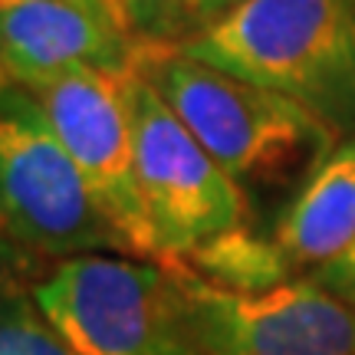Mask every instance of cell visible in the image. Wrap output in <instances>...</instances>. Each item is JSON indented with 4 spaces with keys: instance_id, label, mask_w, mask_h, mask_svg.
Returning a JSON list of instances; mask_svg holds the SVG:
<instances>
[{
    "instance_id": "cell-8",
    "label": "cell",
    "mask_w": 355,
    "mask_h": 355,
    "mask_svg": "<svg viewBox=\"0 0 355 355\" xmlns=\"http://www.w3.org/2000/svg\"><path fill=\"white\" fill-rule=\"evenodd\" d=\"M0 43L24 92L76 73L125 76L139 53L132 33L63 0H0Z\"/></svg>"
},
{
    "instance_id": "cell-10",
    "label": "cell",
    "mask_w": 355,
    "mask_h": 355,
    "mask_svg": "<svg viewBox=\"0 0 355 355\" xmlns=\"http://www.w3.org/2000/svg\"><path fill=\"white\" fill-rule=\"evenodd\" d=\"M175 263H184V273L227 293H266L293 283V266L279 254L277 241H266L250 227L227 230Z\"/></svg>"
},
{
    "instance_id": "cell-14",
    "label": "cell",
    "mask_w": 355,
    "mask_h": 355,
    "mask_svg": "<svg viewBox=\"0 0 355 355\" xmlns=\"http://www.w3.org/2000/svg\"><path fill=\"white\" fill-rule=\"evenodd\" d=\"M313 279H316L322 290H329L332 296H339V300H345L349 306H355V243L339 260H332L329 266L316 270Z\"/></svg>"
},
{
    "instance_id": "cell-3",
    "label": "cell",
    "mask_w": 355,
    "mask_h": 355,
    "mask_svg": "<svg viewBox=\"0 0 355 355\" xmlns=\"http://www.w3.org/2000/svg\"><path fill=\"white\" fill-rule=\"evenodd\" d=\"M30 296L79 355H201L165 266L109 254L69 257Z\"/></svg>"
},
{
    "instance_id": "cell-2",
    "label": "cell",
    "mask_w": 355,
    "mask_h": 355,
    "mask_svg": "<svg viewBox=\"0 0 355 355\" xmlns=\"http://www.w3.org/2000/svg\"><path fill=\"white\" fill-rule=\"evenodd\" d=\"M171 46L355 135V0H243Z\"/></svg>"
},
{
    "instance_id": "cell-15",
    "label": "cell",
    "mask_w": 355,
    "mask_h": 355,
    "mask_svg": "<svg viewBox=\"0 0 355 355\" xmlns=\"http://www.w3.org/2000/svg\"><path fill=\"white\" fill-rule=\"evenodd\" d=\"M63 3H73L79 10H86V13H92V17L105 20V24H112V26H119V30L132 33V26H128V20H125V10H122L119 0H63ZM132 37H135V33H132Z\"/></svg>"
},
{
    "instance_id": "cell-9",
    "label": "cell",
    "mask_w": 355,
    "mask_h": 355,
    "mask_svg": "<svg viewBox=\"0 0 355 355\" xmlns=\"http://www.w3.org/2000/svg\"><path fill=\"white\" fill-rule=\"evenodd\" d=\"M273 241L293 273H316L355 243V135L339 141L296 188Z\"/></svg>"
},
{
    "instance_id": "cell-1",
    "label": "cell",
    "mask_w": 355,
    "mask_h": 355,
    "mask_svg": "<svg viewBox=\"0 0 355 355\" xmlns=\"http://www.w3.org/2000/svg\"><path fill=\"white\" fill-rule=\"evenodd\" d=\"M135 73L243 194L303 184L343 141L306 105L198 63L171 43H139Z\"/></svg>"
},
{
    "instance_id": "cell-6",
    "label": "cell",
    "mask_w": 355,
    "mask_h": 355,
    "mask_svg": "<svg viewBox=\"0 0 355 355\" xmlns=\"http://www.w3.org/2000/svg\"><path fill=\"white\" fill-rule=\"evenodd\" d=\"M201 355H355V306L316 279L227 293L171 266Z\"/></svg>"
},
{
    "instance_id": "cell-4",
    "label": "cell",
    "mask_w": 355,
    "mask_h": 355,
    "mask_svg": "<svg viewBox=\"0 0 355 355\" xmlns=\"http://www.w3.org/2000/svg\"><path fill=\"white\" fill-rule=\"evenodd\" d=\"M122 92L141 204L158 257L181 260L227 230L247 227V194L220 171L135 66L122 76Z\"/></svg>"
},
{
    "instance_id": "cell-16",
    "label": "cell",
    "mask_w": 355,
    "mask_h": 355,
    "mask_svg": "<svg viewBox=\"0 0 355 355\" xmlns=\"http://www.w3.org/2000/svg\"><path fill=\"white\" fill-rule=\"evenodd\" d=\"M20 96H24V89L17 86V79L10 76V66H7V56H3V43H0V112L10 109Z\"/></svg>"
},
{
    "instance_id": "cell-11",
    "label": "cell",
    "mask_w": 355,
    "mask_h": 355,
    "mask_svg": "<svg viewBox=\"0 0 355 355\" xmlns=\"http://www.w3.org/2000/svg\"><path fill=\"white\" fill-rule=\"evenodd\" d=\"M0 355H79L30 300H0Z\"/></svg>"
},
{
    "instance_id": "cell-5",
    "label": "cell",
    "mask_w": 355,
    "mask_h": 355,
    "mask_svg": "<svg viewBox=\"0 0 355 355\" xmlns=\"http://www.w3.org/2000/svg\"><path fill=\"white\" fill-rule=\"evenodd\" d=\"M0 224L53 257L125 254L37 99L24 92L0 112Z\"/></svg>"
},
{
    "instance_id": "cell-13",
    "label": "cell",
    "mask_w": 355,
    "mask_h": 355,
    "mask_svg": "<svg viewBox=\"0 0 355 355\" xmlns=\"http://www.w3.org/2000/svg\"><path fill=\"white\" fill-rule=\"evenodd\" d=\"M237 3H243V0H181V17H178L175 43L188 40L191 33H198V30H204V26H211L227 10H234Z\"/></svg>"
},
{
    "instance_id": "cell-7",
    "label": "cell",
    "mask_w": 355,
    "mask_h": 355,
    "mask_svg": "<svg viewBox=\"0 0 355 355\" xmlns=\"http://www.w3.org/2000/svg\"><path fill=\"white\" fill-rule=\"evenodd\" d=\"M63 141L96 204L125 243V254L152 257L155 234L141 204L135 148L122 76L76 73L30 92Z\"/></svg>"
},
{
    "instance_id": "cell-12",
    "label": "cell",
    "mask_w": 355,
    "mask_h": 355,
    "mask_svg": "<svg viewBox=\"0 0 355 355\" xmlns=\"http://www.w3.org/2000/svg\"><path fill=\"white\" fill-rule=\"evenodd\" d=\"M139 43H175L181 0H119Z\"/></svg>"
}]
</instances>
